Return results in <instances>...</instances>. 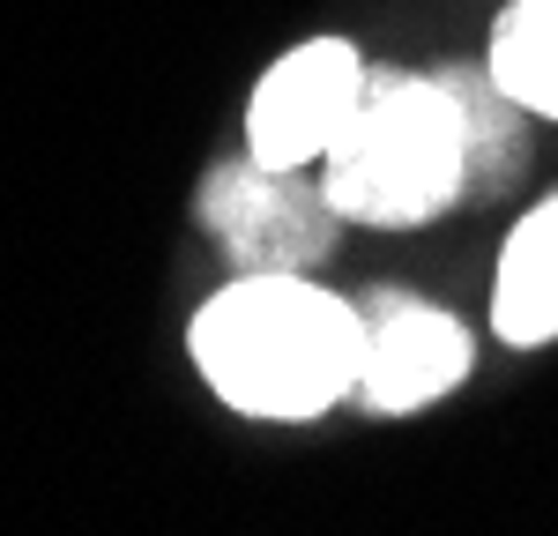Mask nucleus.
Returning a JSON list of instances; mask_svg holds the SVG:
<instances>
[{
  "mask_svg": "<svg viewBox=\"0 0 558 536\" xmlns=\"http://www.w3.org/2000/svg\"><path fill=\"white\" fill-rule=\"evenodd\" d=\"M186 351L246 417H320L365 373V313L305 276H231L194 313Z\"/></svg>",
  "mask_w": 558,
  "mask_h": 536,
  "instance_id": "obj_1",
  "label": "nucleus"
},
{
  "mask_svg": "<svg viewBox=\"0 0 558 536\" xmlns=\"http://www.w3.org/2000/svg\"><path fill=\"white\" fill-rule=\"evenodd\" d=\"M350 223H425L470 186V120L454 75H373L320 157Z\"/></svg>",
  "mask_w": 558,
  "mask_h": 536,
  "instance_id": "obj_2",
  "label": "nucleus"
},
{
  "mask_svg": "<svg viewBox=\"0 0 558 536\" xmlns=\"http://www.w3.org/2000/svg\"><path fill=\"white\" fill-rule=\"evenodd\" d=\"M202 217L239 276H305L336 246L343 209L328 202V186H305L291 165H268L246 149L239 165H216Z\"/></svg>",
  "mask_w": 558,
  "mask_h": 536,
  "instance_id": "obj_3",
  "label": "nucleus"
},
{
  "mask_svg": "<svg viewBox=\"0 0 558 536\" xmlns=\"http://www.w3.org/2000/svg\"><path fill=\"white\" fill-rule=\"evenodd\" d=\"M365 60L350 52L343 38H305L291 45L268 75L254 83L246 97V149L268 157V165H320L328 157V142L343 134V120L357 112V97H365Z\"/></svg>",
  "mask_w": 558,
  "mask_h": 536,
  "instance_id": "obj_4",
  "label": "nucleus"
},
{
  "mask_svg": "<svg viewBox=\"0 0 558 536\" xmlns=\"http://www.w3.org/2000/svg\"><path fill=\"white\" fill-rule=\"evenodd\" d=\"M357 313H365V373H357V395L373 402V410L402 417V410H425L447 388H462L476 343L454 313L417 306L402 291H380V299H365Z\"/></svg>",
  "mask_w": 558,
  "mask_h": 536,
  "instance_id": "obj_5",
  "label": "nucleus"
},
{
  "mask_svg": "<svg viewBox=\"0 0 558 536\" xmlns=\"http://www.w3.org/2000/svg\"><path fill=\"white\" fill-rule=\"evenodd\" d=\"M492 328L507 343H551L558 336V194L536 202L514 223L507 254H499V291H492Z\"/></svg>",
  "mask_w": 558,
  "mask_h": 536,
  "instance_id": "obj_6",
  "label": "nucleus"
},
{
  "mask_svg": "<svg viewBox=\"0 0 558 536\" xmlns=\"http://www.w3.org/2000/svg\"><path fill=\"white\" fill-rule=\"evenodd\" d=\"M492 83L514 97L521 112L558 120V0H514L492 31Z\"/></svg>",
  "mask_w": 558,
  "mask_h": 536,
  "instance_id": "obj_7",
  "label": "nucleus"
},
{
  "mask_svg": "<svg viewBox=\"0 0 558 536\" xmlns=\"http://www.w3.org/2000/svg\"><path fill=\"white\" fill-rule=\"evenodd\" d=\"M454 83H462V120H470V179L507 186L521 165V105L492 83V68L484 75H454Z\"/></svg>",
  "mask_w": 558,
  "mask_h": 536,
  "instance_id": "obj_8",
  "label": "nucleus"
}]
</instances>
